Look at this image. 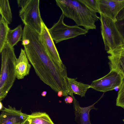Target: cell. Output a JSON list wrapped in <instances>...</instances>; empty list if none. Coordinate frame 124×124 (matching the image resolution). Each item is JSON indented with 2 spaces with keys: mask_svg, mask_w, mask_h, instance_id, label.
Wrapping results in <instances>:
<instances>
[{
  "mask_svg": "<svg viewBox=\"0 0 124 124\" xmlns=\"http://www.w3.org/2000/svg\"><path fill=\"white\" fill-rule=\"evenodd\" d=\"M22 44L28 59L40 79L53 90L69 95L67 73L65 65L52 58L46 50L40 34L27 25L23 29Z\"/></svg>",
  "mask_w": 124,
  "mask_h": 124,
  "instance_id": "cell-1",
  "label": "cell"
},
{
  "mask_svg": "<svg viewBox=\"0 0 124 124\" xmlns=\"http://www.w3.org/2000/svg\"><path fill=\"white\" fill-rule=\"evenodd\" d=\"M56 3L65 16L73 20L77 25L88 31L95 29L99 19L97 12L87 5L83 0H56Z\"/></svg>",
  "mask_w": 124,
  "mask_h": 124,
  "instance_id": "cell-2",
  "label": "cell"
},
{
  "mask_svg": "<svg viewBox=\"0 0 124 124\" xmlns=\"http://www.w3.org/2000/svg\"><path fill=\"white\" fill-rule=\"evenodd\" d=\"M0 76V101L5 98L16 78L15 61L17 58L14 47L6 42L1 51Z\"/></svg>",
  "mask_w": 124,
  "mask_h": 124,
  "instance_id": "cell-3",
  "label": "cell"
},
{
  "mask_svg": "<svg viewBox=\"0 0 124 124\" xmlns=\"http://www.w3.org/2000/svg\"><path fill=\"white\" fill-rule=\"evenodd\" d=\"M39 1L17 0L18 7L21 8L19 11V16L23 23L40 34L43 21L39 11Z\"/></svg>",
  "mask_w": 124,
  "mask_h": 124,
  "instance_id": "cell-4",
  "label": "cell"
},
{
  "mask_svg": "<svg viewBox=\"0 0 124 124\" xmlns=\"http://www.w3.org/2000/svg\"><path fill=\"white\" fill-rule=\"evenodd\" d=\"M101 32L105 49L108 54L123 47L122 38L116 26L115 22L107 16L100 14Z\"/></svg>",
  "mask_w": 124,
  "mask_h": 124,
  "instance_id": "cell-5",
  "label": "cell"
},
{
  "mask_svg": "<svg viewBox=\"0 0 124 124\" xmlns=\"http://www.w3.org/2000/svg\"><path fill=\"white\" fill-rule=\"evenodd\" d=\"M65 16L62 14L58 22L54 23L52 27L48 29L50 34L56 43L62 41L85 35L88 32V30L77 25L69 26L64 22Z\"/></svg>",
  "mask_w": 124,
  "mask_h": 124,
  "instance_id": "cell-6",
  "label": "cell"
},
{
  "mask_svg": "<svg viewBox=\"0 0 124 124\" xmlns=\"http://www.w3.org/2000/svg\"><path fill=\"white\" fill-rule=\"evenodd\" d=\"M124 78L117 71L110 69L107 74L103 77L93 81L90 87L96 91L106 92L113 90L116 88H119Z\"/></svg>",
  "mask_w": 124,
  "mask_h": 124,
  "instance_id": "cell-7",
  "label": "cell"
},
{
  "mask_svg": "<svg viewBox=\"0 0 124 124\" xmlns=\"http://www.w3.org/2000/svg\"><path fill=\"white\" fill-rule=\"evenodd\" d=\"M99 13L114 22L124 15V0H97Z\"/></svg>",
  "mask_w": 124,
  "mask_h": 124,
  "instance_id": "cell-8",
  "label": "cell"
},
{
  "mask_svg": "<svg viewBox=\"0 0 124 124\" xmlns=\"http://www.w3.org/2000/svg\"><path fill=\"white\" fill-rule=\"evenodd\" d=\"M0 111V124H21L29 117V115L10 106L3 107Z\"/></svg>",
  "mask_w": 124,
  "mask_h": 124,
  "instance_id": "cell-9",
  "label": "cell"
},
{
  "mask_svg": "<svg viewBox=\"0 0 124 124\" xmlns=\"http://www.w3.org/2000/svg\"><path fill=\"white\" fill-rule=\"evenodd\" d=\"M40 35L46 50L52 58L58 64L63 65L48 29L43 21L42 23V30Z\"/></svg>",
  "mask_w": 124,
  "mask_h": 124,
  "instance_id": "cell-10",
  "label": "cell"
},
{
  "mask_svg": "<svg viewBox=\"0 0 124 124\" xmlns=\"http://www.w3.org/2000/svg\"><path fill=\"white\" fill-rule=\"evenodd\" d=\"M108 54L110 69L117 71L124 78V47H120Z\"/></svg>",
  "mask_w": 124,
  "mask_h": 124,
  "instance_id": "cell-11",
  "label": "cell"
},
{
  "mask_svg": "<svg viewBox=\"0 0 124 124\" xmlns=\"http://www.w3.org/2000/svg\"><path fill=\"white\" fill-rule=\"evenodd\" d=\"M29 61L24 49L21 48L20 55L15 61L16 78L18 79H23L29 74L31 65Z\"/></svg>",
  "mask_w": 124,
  "mask_h": 124,
  "instance_id": "cell-12",
  "label": "cell"
},
{
  "mask_svg": "<svg viewBox=\"0 0 124 124\" xmlns=\"http://www.w3.org/2000/svg\"><path fill=\"white\" fill-rule=\"evenodd\" d=\"M71 96L73 100L75 121L78 124H91L90 119V112L91 109H96L94 107V105L96 102L87 107H82L80 106L78 102L75 99L73 95Z\"/></svg>",
  "mask_w": 124,
  "mask_h": 124,
  "instance_id": "cell-13",
  "label": "cell"
},
{
  "mask_svg": "<svg viewBox=\"0 0 124 124\" xmlns=\"http://www.w3.org/2000/svg\"><path fill=\"white\" fill-rule=\"evenodd\" d=\"M67 79L69 95L72 93L81 97H84L87 90L90 88L89 85L77 81V78H71L68 77Z\"/></svg>",
  "mask_w": 124,
  "mask_h": 124,
  "instance_id": "cell-14",
  "label": "cell"
},
{
  "mask_svg": "<svg viewBox=\"0 0 124 124\" xmlns=\"http://www.w3.org/2000/svg\"><path fill=\"white\" fill-rule=\"evenodd\" d=\"M31 124H54L48 115L45 112H35L29 115Z\"/></svg>",
  "mask_w": 124,
  "mask_h": 124,
  "instance_id": "cell-15",
  "label": "cell"
},
{
  "mask_svg": "<svg viewBox=\"0 0 124 124\" xmlns=\"http://www.w3.org/2000/svg\"><path fill=\"white\" fill-rule=\"evenodd\" d=\"M23 32L21 25H19L13 30H10L7 35L6 42L13 47L16 45L19 41L22 40Z\"/></svg>",
  "mask_w": 124,
  "mask_h": 124,
  "instance_id": "cell-16",
  "label": "cell"
},
{
  "mask_svg": "<svg viewBox=\"0 0 124 124\" xmlns=\"http://www.w3.org/2000/svg\"><path fill=\"white\" fill-rule=\"evenodd\" d=\"M0 14L8 24L11 23L12 14L8 0H0Z\"/></svg>",
  "mask_w": 124,
  "mask_h": 124,
  "instance_id": "cell-17",
  "label": "cell"
},
{
  "mask_svg": "<svg viewBox=\"0 0 124 124\" xmlns=\"http://www.w3.org/2000/svg\"><path fill=\"white\" fill-rule=\"evenodd\" d=\"M8 24L4 19L0 17V52L1 51L6 42V38L8 31L10 29Z\"/></svg>",
  "mask_w": 124,
  "mask_h": 124,
  "instance_id": "cell-18",
  "label": "cell"
},
{
  "mask_svg": "<svg viewBox=\"0 0 124 124\" xmlns=\"http://www.w3.org/2000/svg\"><path fill=\"white\" fill-rule=\"evenodd\" d=\"M116 105L124 108V79L119 88L116 99Z\"/></svg>",
  "mask_w": 124,
  "mask_h": 124,
  "instance_id": "cell-19",
  "label": "cell"
},
{
  "mask_svg": "<svg viewBox=\"0 0 124 124\" xmlns=\"http://www.w3.org/2000/svg\"><path fill=\"white\" fill-rule=\"evenodd\" d=\"M116 28L124 42V15L115 22Z\"/></svg>",
  "mask_w": 124,
  "mask_h": 124,
  "instance_id": "cell-20",
  "label": "cell"
},
{
  "mask_svg": "<svg viewBox=\"0 0 124 124\" xmlns=\"http://www.w3.org/2000/svg\"><path fill=\"white\" fill-rule=\"evenodd\" d=\"M83 1L88 6L99 13L97 0H83Z\"/></svg>",
  "mask_w": 124,
  "mask_h": 124,
  "instance_id": "cell-21",
  "label": "cell"
},
{
  "mask_svg": "<svg viewBox=\"0 0 124 124\" xmlns=\"http://www.w3.org/2000/svg\"><path fill=\"white\" fill-rule=\"evenodd\" d=\"M64 101L66 103L71 104L73 102V100L72 97L67 95L66 96Z\"/></svg>",
  "mask_w": 124,
  "mask_h": 124,
  "instance_id": "cell-22",
  "label": "cell"
},
{
  "mask_svg": "<svg viewBox=\"0 0 124 124\" xmlns=\"http://www.w3.org/2000/svg\"><path fill=\"white\" fill-rule=\"evenodd\" d=\"M57 95L59 97H62L63 96V93L61 91H59L57 92Z\"/></svg>",
  "mask_w": 124,
  "mask_h": 124,
  "instance_id": "cell-23",
  "label": "cell"
},
{
  "mask_svg": "<svg viewBox=\"0 0 124 124\" xmlns=\"http://www.w3.org/2000/svg\"><path fill=\"white\" fill-rule=\"evenodd\" d=\"M21 124H31V123L28 118Z\"/></svg>",
  "mask_w": 124,
  "mask_h": 124,
  "instance_id": "cell-24",
  "label": "cell"
},
{
  "mask_svg": "<svg viewBox=\"0 0 124 124\" xmlns=\"http://www.w3.org/2000/svg\"><path fill=\"white\" fill-rule=\"evenodd\" d=\"M47 92L46 91H44L41 93V95L42 96L45 97L46 96L47 94Z\"/></svg>",
  "mask_w": 124,
  "mask_h": 124,
  "instance_id": "cell-25",
  "label": "cell"
},
{
  "mask_svg": "<svg viewBox=\"0 0 124 124\" xmlns=\"http://www.w3.org/2000/svg\"><path fill=\"white\" fill-rule=\"evenodd\" d=\"M3 106V104L1 101H0V110H1Z\"/></svg>",
  "mask_w": 124,
  "mask_h": 124,
  "instance_id": "cell-26",
  "label": "cell"
},
{
  "mask_svg": "<svg viewBox=\"0 0 124 124\" xmlns=\"http://www.w3.org/2000/svg\"><path fill=\"white\" fill-rule=\"evenodd\" d=\"M123 121L124 122V118L123 120Z\"/></svg>",
  "mask_w": 124,
  "mask_h": 124,
  "instance_id": "cell-27",
  "label": "cell"
},
{
  "mask_svg": "<svg viewBox=\"0 0 124 124\" xmlns=\"http://www.w3.org/2000/svg\"></svg>",
  "mask_w": 124,
  "mask_h": 124,
  "instance_id": "cell-28",
  "label": "cell"
}]
</instances>
